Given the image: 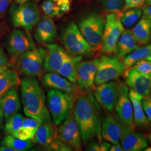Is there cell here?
Masks as SVG:
<instances>
[{
	"mask_svg": "<svg viewBox=\"0 0 151 151\" xmlns=\"http://www.w3.org/2000/svg\"><path fill=\"white\" fill-rule=\"evenodd\" d=\"M74 115L85 145L97 138L101 141V122L96 101L90 95L80 94L76 100Z\"/></svg>",
	"mask_w": 151,
	"mask_h": 151,
	"instance_id": "1",
	"label": "cell"
},
{
	"mask_svg": "<svg viewBox=\"0 0 151 151\" xmlns=\"http://www.w3.org/2000/svg\"><path fill=\"white\" fill-rule=\"evenodd\" d=\"M20 86L25 114L41 123L51 122L45 95L37 79L30 77L25 78L21 82Z\"/></svg>",
	"mask_w": 151,
	"mask_h": 151,
	"instance_id": "2",
	"label": "cell"
},
{
	"mask_svg": "<svg viewBox=\"0 0 151 151\" xmlns=\"http://www.w3.org/2000/svg\"><path fill=\"white\" fill-rule=\"evenodd\" d=\"M77 98L56 89H50L47 93V106L52 122L60 125L74 111Z\"/></svg>",
	"mask_w": 151,
	"mask_h": 151,
	"instance_id": "3",
	"label": "cell"
},
{
	"mask_svg": "<svg viewBox=\"0 0 151 151\" xmlns=\"http://www.w3.org/2000/svg\"><path fill=\"white\" fill-rule=\"evenodd\" d=\"M105 20L97 12L83 15L78 21V27L94 51L101 50Z\"/></svg>",
	"mask_w": 151,
	"mask_h": 151,
	"instance_id": "4",
	"label": "cell"
},
{
	"mask_svg": "<svg viewBox=\"0 0 151 151\" xmlns=\"http://www.w3.org/2000/svg\"><path fill=\"white\" fill-rule=\"evenodd\" d=\"M61 40L65 50L71 55L87 56L94 52L74 22H70L63 30Z\"/></svg>",
	"mask_w": 151,
	"mask_h": 151,
	"instance_id": "5",
	"label": "cell"
},
{
	"mask_svg": "<svg viewBox=\"0 0 151 151\" xmlns=\"http://www.w3.org/2000/svg\"><path fill=\"white\" fill-rule=\"evenodd\" d=\"M10 15L15 27L27 32L32 30L40 19L39 10L32 1L13 5L10 9Z\"/></svg>",
	"mask_w": 151,
	"mask_h": 151,
	"instance_id": "6",
	"label": "cell"
},
{
	"mask_svg": "<svg viewBox=\"0 0 151 151\" xmlns=\"http://www.w3.org/2000/svg\"><path fill=\"white\" fill-rule=\"evenodd\" d=\"M125 68L122 60L113 54H104L99 63L95 78V86L116 80L123 75Z\"/></svg>",
	"mask_w": 151,
	"mask_h": 151,
	"instance_id": "7",
	"label": "cell"
},
{
	"mask_svg": "<svg viewBox=\"0 0 151 151\" xmlns=\"http://www.w3.org/2000/svg\"><path fill=\"white\" fill-rule=\"evenodd\" d=\"M45 50L35 48L22 54L17 60V68L22 73L30 77L43 76Z\"/></svg>",
	"mask_w": 151,
	"mask_h": 151,
	"instance_id": "8",
	"label": "cell"
},
{
	"mask_svg": "<svg viewBox=\"0 0 151 151\" xmlns=\"http://www.w3.org/2000/svg\"><path fill=\"white\" fill-rule=\"evenodd\" d=\"M120 16L109 13L106 17L101 42V52L105 54H115L116 44L124 30Z\"/></svg>",
	"mask_w": 151,
	"mask_h": 151,
	"instance_id": "9",
	"label": "cell"
},
{
	"mask_svg": "<svg viewBox=\"0 0 151 151\" xmlns=\"http://www.w3.org/2000/svg\"><path fill=\"white\" fill-rule=\"evenodd\" d=\"M57 138L70 146L75 151L82 150L81 132L76 120L74 112L60 124L57 130Z\"/></svg>",
	"mask_w": 151,
	"mask_h": 151,
	"instance_id": "10",
	"label": "cell"
},
{
	"mask_svg": "<svg viewBox=\"0 0 151 151\" xmlns=\"http://www.w3.org/2000/svg\"><path fill=\"white\" fill-rule=\"evenodd\" d=\"M99 58L81 61L77 67L78 86L85 93L89 94L95 88V78L96 74Z\"/></svg>",
	"mask_w": 151,
	"mask_h": 151,
	"instance_id": "11",
	"label": "cell"
},
{
	"mask_svg": "<svg viewBox=\"0 0 151 151\" xmlns=\"http://www.w3.org/2000/svg\"><path fill=\"white\" fill-rule=\"evenodd\" d=\"M6 48L12 57L17 59L22 54L35 47L32 38L27 32L15 29L8 37Z\"/></svg>",
	"mask_w": 151,
	"mask_h": 151,
	"instance_id": "12",
	"label": "cell"
},
{
	"mask_svg": "<svg viewBox=\"0 0 151 151\" xmlns=\"http://www.w3.org/2000/svg\"><path fill=\"white\" fill-rule=\"evenodd\" d=\"M129 91V88L126 85L123 83H119L118 97L114 109L120 120L132 129H134L133 110Z\"/></svg>",
	"mask_w": 151,
	"mask_h": 151,
	"instance_id": "13",
	"label": "cell"
},
{
	"mask_svg": "<svg viewBox=\"0 0 151 151\" xmlns=\"http://www.w3.org/2000/svg\"><path fill=\"white\" fill-rule=\"evenodd\" d=\"M93 92L99 104L109 112H111L118 97L119 83L114 81H109L97 86Z\"/></svg>",
	"mask_w": 151,
	"mask_h": 151,
	"instance_id": "14",
	"label": "cell"
},
{
	"mask_svg": "<svg viewBox=\"0 0 151 151\" xmlns=\"http://www.w3.org/2000/svg\"><path fill=\"white\" fill-rule=\"evenodd\" d=\"M119 120L121 126V145L124 151H143L148 147V140L143 135Z\"/></svg>",
	"mask_w": 151,
	"mask_h": 151,
	"instance_id": "15",
	"label": "cell"
},
{
	"mask_svg": "<svg viewBox=\"0 0 151 151\" xmlns=\"http://www.w3.org/2000/svg\"><path fill=\"white\" fill-rule=\"evenodd\" d=\"M127 85L143 97L150 95L151 75H143L133 67L125 70L123 74Z\"/></svg>",
	"mask_w": 151,
	"mask_h": 151,
	"instance_id": "16",
	"label": "cell"
},
{
	"mask_svg": "<svg viewBox=\"0 0 151 151\" xmlns=\"http://www.w3.org/2000/svg\"><path fill=\"white\" fill-rule=\"evenodd\" d=\"M45 50L44 70L47 73H58L61 65L69 53L65 49L55 43L46 44Z\"/></svg>",
	"mask_w": 151,
	"mask_h": 151,
	"instance_id": "17",
	"label": "cell"
},
{
	"mask_svg": "<svg viewBox=\"0 0 151 151\" xmlns=\"http://www.w3.org/2000/svg\"><path fill=\"white\" fill-rule=\"evenodd\" d=\"M44 85L48 88L67 92L76 98L85 93L76 83L72 82L57 73H47L43 77Z\"/></svg>",
	"mask_w": 151,
	"mask_h": 151,
	"instance_id": "18",
	"label": "cell"
},
{
	"mask_svg": "<svg viewBox=\"0 0 151 151\" xmlns=\"http://www.w3.org/2000/svg\"><path fill=\"white\" fill-rule=\"evenodd\" d=\"M58 37L57 28L52 18L43 16L38 22L35 30L34 38L42 44L53 43Z\"/></svg>",
	"mask_w": 151,
	"mask_h": 151,
	"instance_id": "19",
	"label": "cell"
},
{
	"mask_svg": "<svg viewBox=\"0 0 151 151\" xmlns=\"http://www.w3.org/2000/svg\"><path fill=\"white\" fill-rule=\"evenodd\" d=\"M101 136L104 140L110 143H119L121 136L119 119L110 114L105 116L101 122Z\"/></svg>",
	"mask_w": 151,
	"mask_h": 151,
	"instance_id": "20",
	"label": "cell"
},
{
	"mask_svg": "<svg viewBox=\"0 0 151 151\" xmlns=\"http://www.w3.org/2000/svg\"><path fill=\"white\" fill-rule=\"evenodd\" d=\"M140 46L137 43L131 30L124 29L116 44L115 55L119 60H123L128 54Z\"/></svg>",
	"mask_w": 151,
	"mask_h": 151,
	"instance_id": "21",
	"label": "cell"
},
{
	"mask_svg": "<svg viewBox=\"0 0 151 151\" xmlns=\"http://www.w3.org/2000/svg\"><path fill=\"white\" fill-rule=\"evenodd\" d=\"M72 0H45L41 5L45 16L50 18L60 17L70 10Z\"/></svg>",
	"mask_w": 151,
	"mask_h": 151,
	"instance_id": "22",
	"label": "cell"
},
{
	"mask_svg": "<svg viewBox=\"0 0 151 151\" xmlns=\"http://www.w3.org/2000/svg\"><path fill=\"white\" fill-rule=\"evenodd\" d=\"M0 105L5 120L18 113L21 108V104L16 88L11 89L0 98Z\"/></svg>",
	"mask_w": 151,
	"mask_h": 151,
	"instance_id": "23",
	"label": "cell"
},
{
	"mask_svg": "<svg viewBox=\"0 0 151 151\" xmlns=\"http://www.w3.org/2000/svg\"><path fill=\"white\" fill-rule=\"evenodd\" d=\"M131 32L136 42L140 46L148 44L151 39V20L145 16H142Z\"/></svg>",
	"mask_w": 151,
	"mask_h": 151,
	"instance_id": "24",
	"label": "cell"
},
{
	"mask_svg": "<svg viewBox=\"0 0 151 151\" xmlns=\"http://www.w3.org/2000/svg\"><path fill=\"white\" fill-rule=\"evenodd\" d=\"M130 100L132 104L133 110V118L135 127H146L149 121L144 112L142 104L143 96L130 88L129 91Z\"/></svg>",
	"mask_w": 151,
	"mask_h": 151,
	"instance_id": "25",
	"label": "cell"
},
{
	"mask_svg": "<svg viewBox=\"0 0 151 151\" xmlns=\"http://www.w3.org/2000/svg\"><path fill=\"white\" fill-rule=\"evenodd\" d=\"M57 130L55 125L52 122L42 123L36 132L34 140L35 143L46 147L57 138Z\"/></svg>",
	"mask_w": 151,
	"mask_h": 151,
	"instance_id": "26",
	"label": "cell"
},
{
	"mask_svg": "<svg viewBox=\"0 0 151 151\" xmlns=\"http://www.w3.org/2000/svg\"><path fill=\"white\" fill-rule=\"evenodd\" d=\"M82 60V56L69 54L61 65L58 73L70 82L76 83L77 67Z\"/></svg>",
	"mask_w": 151,
	"mask_h": 151,
	"instance_id": "27",
	"label": "cell"
},
{
	"mask_svg": "<svg viewBox=\"0 0 151 151\" xmlns=\"http://www.w3.org/2000/svg\"><path fill=\"white\" fill-rule=\"evenodd\" d=\"M22 81L15 70L9 68L0 75V98L11 89L20 85Z\"/></svg>",
	"mask_w": 151,
	"mask_h": 151,
	"instance_id": "28",
	"label": "cell"
},
{
	"mask_svg": "<svg viewBox=\"0 0 151 151\" xmlns=\"http://www.w3.org/2000/svg\"><path fill=\"white\" fill-rule=\"evenodd\" d=\"M142 60H151V43L140 46L124 58L123 62L125 70L129 69L137 62Z\"/></svg>",
	"mask_w": 151,
	"mask_h": 151,
	"instance_id": "29",
	"label": "cell"
},
{
	"mask_svg": "<svg viewBox=\"0 0 151 151\" xmlns=\"http://www.w3.org/2000/svg\"><path fill=\"white\" fill-rule=\"evenodd\" d=\"M143 15L142 9L135 8L124 10L121 16L120 21L123 27L129 29L134 27Z\"/></svg>",
	"mask_w": 151,
	"mask_h": 151,
	"instance_id": "30",
	"label": "cell"
},
{
	"mask_svg": "<svg viewBox=\"0 0 151 151\" xmlns=\"http://www.w3.org/2000/svg\"><path fill=\"white\" fill-rule=\"evenodd\" d=\"M1 145L8 146L14 149L15 151H28L33 147L32 140H22L9 134L6 135L2 140Z\"/></svg>",
	"mask_w": 151,
	"mask_h": 151,
	"instance_id": "31",
	"label": "cell"
},
{
	"mask_svg": "<svg viewBox=\"0 0 151 151\" xmlns=\"http://www.w3.org/2000/svg\"><path fill=\"white\" fill-rule=\"evenodd\" d=\"M24 116L22 114L16 113L6 120L4 131L7 135H13L20 129L23 124Z\"/></svg>",
	"mask_w": 151,
	"mask_h": 151,
	"instance_id": "32",
	"label": "cell"
},
{
	"mask_svg": "<svg viewBox=\"0 0 151 151\" xmlns=\"http://www.w3.org/2000/svg\"><path fill=\"white\" fill-rule=\"evenodd\" d=\"M103 9L109 13H114L121 16L123 12L124 0H99Z\"/></svg>",
	"mask_w": 151,
	"mask_h": 151,
	"instance_id": "33",
	"label": "cell"
},
{
	"mask_svg": "<svg viewBox=\"0 0 151 151\" xmlns=\"http://www.w3.org/2000/svg\"><path fill=\"white\" fill-rule=\"evenodd\" d=\"M47 150L52 151H71L72 148L58 138H55L45 147Z\"/></svg>",
	"mask_w": 151,
	"mask_h": 151,
	"instance_id": "34",
	"label": "cell"
},
{
	"mask_svg": "<svg viewBox=\"0 0 151 151\" xmlns=\"http://www.w3.org/2000/svg\"><path fill=\"white\" fill-rule=\"evenodd\" d=\"M132 67L142 74L151 75V60H140L137 62Z\"/></svg>",
	"mask_w": 151,
	"mask_h": 151,
	"instance_id": "35",
	"label": "cell"
},
{
	"mask_svg": "<svg viewBox=\"0 0 151 151\" xmlns=\"http://www.w3.org/2000/svg\"><path fill=\"white\" fill-rule=\"evenodd\" d=\"M111 146V143L108 142H90L86 147V151H108Z\"/></svg>",
	"mask_w": 151,
	"mask_h": 151,
	"instance_id": "36",
	"label": "cell"
},
{
	"mask_svg": "<svg viewBox=\"0 0 151 151\" xmlns=\"http://www.w3.org/2000/svg\"><path fill=\"white\" fill-rule=\"evenodd\" d=\"M41 124L42 123L37 120L29 117L27 118H25L24 120L22 127L27 128V129L29 130L35 135L37 130Z\"/></svg>",
	"mask_w": 151,
	"mask_h": 151,
	"instance_id": "37",
	"label": "cell"
},
{
	"mask_svg": "<svg viewBox=\"0 0 151 151\" xmlns=\"http://www.w3.org/2000/svg\"><path fill=\"white\" fill-rule=\"evenodd\" d=\"M13 136L22 140H34L35 135L27 128L22 127Z\"/></svg>",
	"mask_w": 151,
	"mask_h": 151,
	"instance_id": "38",
	"label": "cell"
},
{
	"mask_svg": "<svg viewBox=\"0 0 151 151\" xmlns=\"http://www.w3.org/2000/svg\"><path fill=\"white\" fill-rule=\"evenodd\" d=\"M142 104L144 112L149 122H151V96L143 97L142 99Z\"/></svg>",
	"mask_w": 151,
	"mask_h": 151,
	"instance_id": "39",
	"label": "cell"
},
{
	"mask_svg": "<svg viewBox=\"0 0 151 151\" xmlns=\"http://www.w3.org/2000/svg\"><path fill=\"white\" fill-rule=\"evenodd\" d=\"M146 2V0H124V10L130 9L141 8Z\"/></svg>",
	"mask_w": 151,
	"mask_h": 151,
	"instance_id": "40",
	"label": "cell"
},
{
	"mask_svg": "<svg viewBox=\"0 0 151 151\" xmlns=\"http://www.w3.org/2000/svg\"><path fill=\"white\" fill-rule=\"evenodd\" d=\"M11 0H0V16L3 15L9 6L10 5Z\"/></svg>",
	"mask_w": 151,
	"mask_h": 151,
	"instance_id": "41",
	"label": "cell"
},
{
	"mask_svg": "<svg viewBox=\"0 0 151 151\" xmlns=\"http://www.w3.org/2000/svg\"><path fill=\"white\" fill-rule=\"evenodd\" d=\"M143 16L148 18L151 20V5H147L142 7Z\"/></svg>",
	"mask_w": 151,
	"mask_h": 151,
	"instance_id": "42",
	"label": "cell"
},
{
	"mask_svg": "<svg viewBox=\"0 0 151 151\" xmlns=\"http://www.w3.org/2000/svg\"><path fill=\"white\" fill-rule=\"evenodd\" d=\"M8 58L5 52L0 46V65H6L7 63Z\"/></svg>",
	"mask_w": 151,
	"mask_h": 151,
	"instance_id": "43",
	"label": "cell"
},
{
	"mask_svg": "<svg viewBox=\"0 0 151 151\" xmlns=\"http://www.w3.org/2000/svg\"><path fill=\"white\" fill-rule=\"evenodd\" d=\"M110 151H123V148L122 147V146L121 144H120L119 143H115L111 145V146L110 147Z\"/></svg>",
	"mask_w": 151,
	"mask_h": 151,
	"instance_id": "44",
	"label": "cell"
},
{
	"mask_svg": "<svg viewBox=\"0 0 151 151\" xmlns=\"http://www.w3.org/2000/svg\"><path fill=\"white\" fill-rule=\"evenodd\" d=\"M13 64H12L11 63H7L6 65H0V75L3 73L4 71L7 70V69L10 68L11 66Z\"/></svg>",
	"mask_w": 151,
	"mask_h": 151,
	"instance_id": "45",
	"label": "cell"
},
{
	"mask_svg": "<svg viewBox=\"0 0 151 151\" xmlns=\"http://www.w3.org/2000/svg\"><path fill=\"white\" fill-rule=\"evenodd\" d=\"M5 118L4 117V114L3 113V111L2 110V108L1 107L0 105V130L3 128L4 126V119Z\"/></svg>",
	"mask_w": 151,
	"mask_h": 151,
	"instance_id": "46",
	"label": "cell"
},
{
	"mask_svg": "<svg viewBox=\"0 0 151 151\" xmlns=\"http://www.w3.org/2000/svg\"><path fill=\"white\" fill-rule=\"evenodd\" d=\"M0 151H15V150L10 147L5 145H0Z\"/></svg>",
	"mask_w": 151,
	"mask_h": 151,
	"instance_id": "47",
	"label": "cell"
},
{
	"mask_svg": "<svg viewBox=\"0 0 151 151\" xmlns=\"http://www.w3.org/2000/svg\"><path fill=\"white\" fill-rule=\"evenodd\" d=\"M14 1L18 4H22L27 2L31 1L32 0H14Z\"/></svg>",
	"mask_w": 151,
	"mask_h": 151,
	"instance_id": "48",
	"label": "cell"
},
{
	"mask_svg": "<svg viewBox=\"0 0 151 151\" xmlns=\"http://www.w3.org/2000/svg\"><path fill=\"white\" fill-rule=\"evenodd\" d=\"M146 5H151V0H146Z\"/></svg>",
	"mask_w": 151,
	"mask_h": 151,
	"instance_id": "49",
	"label": "cell"
},
{
	"mask_svg": "<svg viewBox=\"0 0 151 151\" xmlns=\"http://www.w3.org/2000/svg\"><path fill=\"white\" fill-rule=\"evenodd\" d=\"M143 151H151V147H147V148H146Z\"/></svg>",
	"mask_w": 151,
	"mask_h": 151,
	"instance_id": "50",
	"label": "cell"
},
{
	"mask_svg": "<svg viewBox=\"0 0 151 151\" xmlns=\"http://www.w3.org/2000/svg\"><path fill=\"white\" fill-rule=\"evenodd\" d=\"M149 139L150 140V142H151V132H150V135H149Z\"/></svg>",
	"mask_w": 151,
	"mask_h": 151,
	"instance_id": "51",
	"label": "cell"
},
{
	"mask_svg": "<svg viewBox=\"0 0 151 151\" xmlns=\"http://www.w3.org/2000/svg\"><path fill=\"white\" fill-rule=\"evenodd\" d=\"M150 94L151 95V93H150Z\"/></svg>",
	"mask_w": 151,
	"mask_h": 151,
	"instance_id": "52",
	"label": "cell"
},
{
	"mask_svg": "<svg viewBox=\"0 0 151 151\" xmlns=\"http://www.w3.org/2000/svg\"></svg>",
	"mask_w": 151,
	"mask_h": 151,
	"instance_id": "53",
	"label": "cell"
},
{
	"mask_svg": "<svg viewBox=\"0 0 151 151\" xmlns=\"http://www.w3.org/2000/svg\"></svg>",
	"mask_w": 151,
	"mask_h": 151,
	"instance_id": "54",
	"label": "cell"
}]
</instances>
